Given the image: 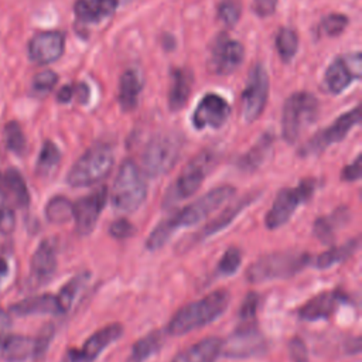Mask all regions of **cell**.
Here are the masks:
<instances>
[{
	"label": "cell",
	"instance_id": "cell-1",
	"mask_svg": "<svg viewBox=\"0 0 362 362\" xmlns=\"http://www.w3.org/2000/svg\"><path fill=\"white\" fill-rule=\"evenodd\" d=\"M235 195V188L230 185H221L197 198L192 204L184 206L181 211L174 212L164 221H161L150 233L146 240L148 250H157L165 245L170 236L178 228H187L204 221L215 209H218L225 201Z\"/></svg>",
	"mask_w": 362,
	"mask_h": 362
},
{
	"label": "cell",
	"instance_id": "cell-2",
	"mask_svg": "<svg viewBox=\"0 0 362 362\" xmlns=\"http://www.w3.org/2000/svg\"><path fill=\"white\" fill-rule=\"evenodd\" d=\"M229 298L226 290H215L201 300L188 303L168 321L167 332L170 335H184L215 321L229 305Z\"/></svg>",
	"mask_w": 362,
	"mask_h": 362
},
{
	"label": "cell",
	"instance_id": "cell-3",
	"mask_svg": "<svg viewBox=\"0 0 362 362\" xmlns=\"http://www.w3.org/2000/svg\"><path fill=\"white\" fill-rule=\"evenodd\" d=\"M310 260L308 253L298 250L274 252L259 257L246 272L250 283H263L274 279H287L303 270Z\"/></svg>",
	"mask_w": 362,
	"mask_h": 362
},
{
	"label": "cell",
	"instance_id": "cell-4",
	"mask_svg": "<svg viewBox=\"0 0 362 362\" xmlns=\"http://www.w3.org/2000/svg\"><path fill=\"white\" fill-rule=\"evenodd\" d=\"M147 195L143 171L133 160H124L117 171L110 194L112 205L122 212L136 211Z\"/></svg>",
	"mask_w": 362,
	"mask_h": 362
},
{
	"label": "cell",
	"instance_id": "cell-5",
	"mask_svg": "<svg viewBox=\"0 0 362 362\" xmlns=\"http://www.w3.org/2000/svg\"><path fill=\"white\" fill-rule=\"evenodd\" d=\"M113 151L107 144H96L88 148L71 167L66 182L71 187H89L106 178L113 167Z\"/></svg>",
	"mask_w": 362,
	"mask_h": 362
},
{
	"label": "cell",
	"instance_id": "cell-6",
	"mask_svg": "<svg viewBox=\"0 0 362 362\" xmlns=\"http://www.w3.org/2000/svg\"><path fill=\"white\" fill-rule=\"evenodd\" d=\"M182 148V137L178 133L167 132L156 134L141 154L143 173L148 177L167 174L178 161Z\"/></svg>",
	"mask_w": 362,
	"mask_h": 362
},
{
	"label": "cell",
	"instance_id": "cell-7",
	"mask_svg": "<svg viewBox=\"0 0 362 362\" xmlns=\"http://www.w3.org/2000/svg\"><path fill=\"white\" fill-rule=\"evenodd\" d=\"M318 115V100L310 92L293 93L283 106L281 133L287 143H294L303 130L308 127Z\"/></svg>",
	"mask_w": 362,
	"mask_h": 362
},
{
	"label": "cell",
	"instance_id": "cell-8",
	"mask_svg": "<svg viewBox=\"0 0 362 362\" xmlns=\"http://www.w3.org/2000/svg\"><path fill=\"white\" fill-rule=\"evenodd\" d=\"M215 165V154L209 150L201 151L195 156L181 171L165 195V202L173 204L194 195L201 187L204 178Z\"/></svg>",
	"mask_w": 362,
	"mask_h": 362
},
{
	"label": "cell",
	"instance_id": "cell-9",
	"mask_svg": "<svg viewBox=\"0 0 362 362\" xmlns=\"http://www.w3.org/2000/svg\"><path fill=\"white\" fill-rule=\"evenodd\" d=\"M315 189V180H303L296 188H283L279 191L272 208L266 214L264 223L269 229H277L288 222L301 202H305Z\"/></svg>",
	"mask_w": 362,
	"mask_h": 362
},
{
	"label": "cell",
	"instance_id": "cell-10",
	"mask_svg": "<svg viewBox=\"0 0 362 362\" xmlns=\"http://www.w3.org/2000/svg\"><path fill=\"white\" fill-rule=\"evenodd\" d=\"M264 349L266 341L253 320L242 321L226 342H222V352L228 358H249L263 354Z\"/></svg>",
	"mask_w": 362,
	"mask_h": 362
},
{
	"label": "cell",
	"instance_id": "cell-11",
	"mask_svg": "<svg viewBox=\"0 0 362 362\" xmlns=\"http://www.w3.org/2000/svg\"><path fill=\"white\" fill-rule=\"evenodd\" d=\"M359 122H361V110H359V106H356L355 109L339 116L331 126H328V127L322 129L321 132H318L317 134H314L303 146V148L300 150V154L301 156H314V154L324 151L328 146L341 141L354 126L359 124Z\"/></svg>",
	"mask_w": 362,
	"mask_h": 362
},
{
	"label": "cell",
	"instance_id": "cell-12",
	"mask_svg": "<svg viewBox=\"0 0 362 362\" xmlns=\"http://www.w3.org/2000/svg\"><path fill=\"white\" fill-rule=\"evenodd\" d=\"M269 96V76L262 65H256L242 93V115L246 122H255L263 112Z\"/></svg>",
	"mask_w": 362,
	"mask_h": 362
},
{
	"label": "cell",
	"instance_id": "cell-13",
	"mask_svg": "<svg viewBox=\"0 0 362 362\" xmlns=\"http://www.w3.org/2000/svg\"><path fill=\"white\" fill-rule=\"evenodd\" d=\"M362 74L361 52H354L335 58L325 71L324 82L329 92L341 93L351 82L358 81Z\"/></svg>",
	"mask_w": 362,
	"mask_h": 362
},
{
	"label": "cell",
	"instance_id": "cell-14",
	"mask_svg": "<svg viewBox=\"0 0 362 362\" xmlns=\"http://www.w3.org/2000/svg\"><path fill=\"white\" fill-rule=\"evenodd\" d=\"M245 49L240 42L232 40L226 34L215 38L208 59L209 69L218 75L232 74L243 61Z\"/></svg>",
	"mask_w": 362,
	"mask_h": 362
},
{
	"label": "cell",
	"instance_id": "cell-15",
	"mask_svg": "<svg viewBox=\"0 0 362 362\" xmlns=\"http://www.w3.org/2000/svg\"><path fill=\"white\" fill-rule=\"evenodd\" d=\"M106 199L107 189L106 187H100L72 204V218L75 219V229L79 235H89L95 229Z\"/></svg>",
	"mask_w": 362,
	"mask_h": 362
},
{
	"label": "cell",
	"instance_id": "cell-16",
	"mask_svg": "<svg viewBox=\"0 0 362 362\" xmlns=\"http://www.w3.org/2000/svg\"><path fill=\"white\" fill-rule=\"evenodd\" d=\"M123 327L119 322H112L95 334H92L81 349H69L68 356L71 362H93L102 351H105L112 342L122 337Z\"/></svg>",
	"mask_w": 362,
	"mask_h": 362
},
{
	"label": "cell",
	"instance_id": "cell-17",
	"mask_svg": "<svg viewBox=\"0 0 362 362\" xmlns=\"http://www.w3.org/2000/svg\"><path fill=\"white\" fill-rule=\"evenodd\" d=\"M230 115L228 102L215 93L205 95L192 115V124L197 129H218L225 124Z\"/></svg>",
	"mask_w": 362,
	"mask_h": 362
},
{
	"label": "cell",
	"instance_id": "cell-18",
	"mask_svg": "<svg viewBox=\"0 0 362 362\" xmlns=\"http://www.w3.org/2000/svg\"><path fill=\"white\" fill-rule=\"evenodd\" d=\"M65 49V37L59 31L35 34L28 42V57L33 62L47 65L59 59Z\"/></svg>",
	"mask_w": 362,
	"mask_h": 362
},
{
	"label": "cell",
	"instance_id": "cell-19",
	"mask_svg": "<svg viewBox=\"0 0 362 362\" xmlns=\"http://www.w3.org/2000/svg\"><path fill=\"white\" fill-rule=\"evenodd\" d=\"M57 269V245L44 239L31 257V279L35 284L47 283Z\"/></svg>",
	"mask_w": 362,
	"mask_h": 362
},
{
	"label": "cell",
	"instance_id": "cell-20",
	"mask_svg": "<svg viewBox=\"0 0 362 362\" xmlns=\"http://www.w3.org/2000/svg\"><path fill=\"white\" fill-rule=\"evenodd\" d=\"M344 300L339 291H324L313 297L298 310V315L304 321H315L331 317L338 304Z\"/></svg>",
	"mask_w": 362,
	"mask_h": 362
},
{
	"label": "cell",
	"instance_id": "cell-21",
	"mask_svg": "<svg viewBox=\"0 0 362 362\" xmlns=\"http://www.w3.org/2000/svg\"><path fill=\"white\" fill-rule=\"evenodd\" d=\"M222 354V339L208 337L180 352L171 362H215Z\"/></svg>",
	"mask_w": 362,
	"mask_h": 362
},
{
	"label": "cell",
	"instance_id": "cell-22",
	"mask_svg": "<svg viewBox=\"0 0 362 362\" xmlns=\"http://www.w3.org/2000/svg\"><path fill=\"white\" fill-rule=\"evenodd\" d=\"M253 199H255L253 195H245V197L240 198L239 201L230 204V205H229L228 208H225L218 216H215L211 222H208L204 228H201V229L195 233V236L191 238V242H189V243H192V242L197 243V242H199V240H202V239H206L208 236H212L214 233H216V232H219L221 229H223L225 226H228V225L238 216V214H239L243 208H246Z\"/></svg>",
	"mask_w": 362,
	"mask_h": 362
},
{
	"label": "cell",
	"instance_id": "cell-23",
	"mask_svg": "<svg viewBox=\"0 0 362 362\" xmlns=\"http://www.w3.org/2000/svg\"><path fill=\"white\" fill-rule=\"evenodd\" d=\"M117 0H78L74 6L76 18L85 24H96L112 16Z\"/></svg>",
	"mask_w": 362,
	"mask_h": 362
},
{
	"label": "cell",
	"instance_id": "cell-24",
	"mask_svg": "<svg viewBox=\"0 0 362 362\" xmlns=\"http://www.w3.org/2000/svg\"><path fill=\"white\" fill-rule=\"evenodd\" d=\"M194 76L189 69L175 68L171 71V86L168 92V107L173 112L182 109L189 98Z\"/></svg>",
	"mask_w": 362,
	"mask_h": 362
},
{
	"label": "cell",
	"instance_id": "cell-25",
	"mask_svg": "<svg viewBox=\"0 0 362 362\" xmlns=\"http://www.w3.org/2000/svg\"><path fill=\"white\" fill-rule=\"evenodd\" d=\"M143 83L144 81L140 71L134 68L126 69L122 74L119 83V102L124 112H132L133 109H136L139 96L143 89Z\"/></svg>",
	"mask_w": 362,
	"mask_h": 362
},
{
	"label": "cell",
	"instance_id": "cell-26",
	"mask_svg": "<svg viewBox=\"0 0 362 362\" xmlns=\"http://www.w3.org/2000/svg\"><path fill=\"white\" fill-rule=\"evenodd\" d=\"M17 315H33V314H61V308L57 301V296L41 294L25 300H21L10 307Z\"/></svg>",
	"mask_w": 362,
	"mask_h": 362
},
{
	"label": "cell",
	"instance_id": "cell-27",
	"mask_svg": "<svg viewBox=\"0 0 362 362\" xmlns=\"http://www.w3.org/2000/svg\"><path fill=\"white\" fill-rule=\"evenodd\" d=\"M35 339L24 335H8L1 346L3 358L7 362H23L34 356Z\"/></svg>",
	"mask_w": 362,
	"mask_h": 362
},
{
	"label": "cell",
	"instance_id": "cell-28",
	"mask_svg": "<svg viewBox=\"0 0 362 362\" xmlns=\"http://www.w3.org/2000/svg\"><path fill=\"white\" fill-rule=\"evenodd\" d=\"M161 345L163 334L160 331H153L134 342L126 362H146L161 348Z\"/></svg>",
	"mask_w": 362,
	"mask_h": 362
},
{
	"label": "cell",
	"instance_id": "cell-29",
	"mask_svg": "<svg viewBox=\"0 0 362 362\" xmlns=\"http://www.w3.org/2000/svg\"><path fill=\"white\" fill-rule=\"evenodd\" d=\"M3 184L13 197V202L24 209L30 205V192L23 175L16 168H8L3 177Z\"/></svg>",
	"mask_w": 362,
	"mask_h": 362
},
{
	"label": "cell",
	"instance_id": "cell-30",
	"mask_svg": "<svg viewBox=\"0 0 362 362\" xmlns=\"http://www.w3.org/2000/svg\"><path fill=\"white\" fill-rule=\"evenodd\" d=\"M356 249H358V239L348 240L346 243H344L341 246H334L329 250L322 252L315 259V267L327 269V267H331L337 263H342L344 260L351 257Z\"/></svg>",
	"mask_w": 362,
	"mask_h": 362
},
{
	"label": "cell",
	"instance_id": "cell-31",
	"mask_svg": "<svg viewBox=\"0 0 362 362\" xmlns=\"http://www.w3.org/2000/svg\"><path fill=\"white\" fill-rule=\"evenodd\" d=\"M59 160H61L59 148L51 140L44 141L37 160L35 173L38 175H48L59 164Z\"/></svg>",
	"mask_w": 362,
	"mask_h": 362
},
{
	"label": "cell",
	"instance_id": "cell-32",
	"mask_svg": "<svg viewBox=\"0 0 362 362\" xmlns=\"http://www.w3.org/2000/svg\"><path fill=\"white\" fill-rule=\"evenodd\" d=\"M45 216L52 223H64L72 218V202L65 197H54L45 206Z\"/></svg>",
	"mask_w": 362,
	"mask_h": 362
},
{
	"label": "cell",
	"instance_id": "cell-33",
	"mask_svg": "<svg viewBox=\"0 0 362 362\" xmlns=\"http://www.w3.org/2000/svg\"><path fill=\"white\" fill-rule=\"evenodd\" d=\"M270 146H272V139L269 136H264L262 140H259V143L247 154H245L242 157L239 165L246 171H252V170L257 168L266 158V156L270 150Z\"/></svg>",
	"mask_w": 362,
	"mask_h": 362
},
{
	"label": "cell",
	"instance_id": "cell-34",
	"mask_svg": "<svg viewBox=\"0 0 362 362\" xmlns=\"http://www.w3.org/2000/svg\"><path fill=\"white\" fill-rule=\"evenodd\" d=\"M276 47L283 61H291L298 48L297 34L291 28H281L276 38Z\"/></svg>",
	"mask_w": 362,
	"mask_h": 362
},
{
	"label": "cell",
	"instance_id": "cell-35",
	"mask_svg": "<svg viewBox=\"0 0 362 362\" xmlns=\"http://www.w3.org/2000/svg\"><path fill=\"white\" fill-rule=\"evenodd\" d=\"M88 279V273H83V274H78L75 276L72 280H69L61 290L59 293L57 294V301H58V305L61 308V313H65L69 310L78 290L83 286V283L86 281Z\"/></svg>",
	"mask_w": 362,
	"mask_h": 362
},
{
	"label": "cell",
	"instance_id": "cell-36",
	"mask_svg": "<svg viewBox=\"0 0 362 362\" xmlns=\"http://www.w3.org/2000/svg\"><path fill=\"white\" fill-rule=\"evenodd\" d=\"M4 143L6 147L14 154H23L25 151V137L17 122H8L4 126Z\"/></svg>",
	"mask_w": 362,
	"mask_h": 362
},
{
	"label": "cell",
	"instance_id": "cell-37",
	"mask_svg": "<svg viewBox=\"0 0 362 362\" xmlns=\"http://www.w3.org/2000/svg\"><path fill=\"white\" fill-rule=\"evenodd\" d=\"M342 214H344V209L337 211L331 216H324V218L315 219V222H314V235L325 243L331 242L332 238H334V225H339L338 221L346 219V216L344 218Z\"/></svg>",
	"mask_w": 362,
	"mask_h": 362
},
{
	"label": "cell",
	"instance_id": "cell-38",
	"mask_svg": "<svg viewBox=\"0 0 362 362\" xmlns=\"http://www.w3.org/2000/svg\"><path fill=\"white\" fill-rule=\"evenodd\" d=\"M16 226V215L8 202L7 194L0 184V233L10 235Z\"/></svg>",
	"mask_w": 362,
	"mask_h": 362
},
{
	"label": "cell",
	"instance_id": "cell-39",
	"mask_svg": "<svg viewBox=\"0 0 362 362\" xmlns=\"http://www.w3.org/2000/svg\"><path fill=\"white\" fill-rule=\"evenodd\" d=\"M58 82V75L51 71V69H45L38 72L34 78H33V83H31V89L35 95L38 96H44L47 93H49L54 86Z\"/></svg>",
	"mask_w": 362,
	"mask_h": 362
},
{
	"label": "cell",
	"instance_id": "cell-40",
	"mask_svg": "<svg viewBox=\"0 0 362 362\" xmlns=\"http://www.w3.org/2000/svg\"><path fill=\"white\" fill-rule=\"evenodd\" d=\"M242 263V253L236 246H230L226 249L223 253L222 259L218 263V272L223 276H230L233 274Z\"/></svg>",
	"mask_w": 362,
	"mask_h": 362
},
{
	"label": "cell",
	"instance_id": "cell-41",
	"mask_svg": "<svg viewBox=\"0 0 362 362\" xmlns=\"http://www.w3.org/2000/svg\"><path fill=\"white\" fill-rule=\"evenodd\" d=\"M348 25V18L344 14H338V13H332L328 14L327 17L322 18L321 21V30L327 34V35H338L341 34L345 27Z\"/></svg>",
	"mask_w": 362,
	"mask_h": 362
},
{
	"label": "cell",
	"instance_id": "cell-42",
	"mask_svg": "<svg viewBox=\"0 0 362 362\" xmlns=\"http://www.w3.org/2000/svg\"><path fill=\"white\" fill-rule=\"evenodd\" d=\"M218 17L228 25H233L240 17V7L236 0H223L218 7Z\"/></svg>",
	"mask_w": 362,
	"mask_h": 362
},
{
	"label": "cell",
	"instance_id": "cell-43",
	"mask_svg": "<svg viewBox=\"0 0 362 362\" xmlns=\"http://www.w3.org/2000/svg\"><path fill=\"white\" fill-rule=\"evenodd\" d=\"M134 232H136V229H134L133 223L130 221L124 219V218L112 222L110 226H109V235L113 236L115 239H119V240L133 236Z\"/></svg>",
	"mask_w": 362,
	"mask_h": 362
},
{
	"label": "cell",
	"instance_id": "cell-44",
	"mask_svg": "<svg viewBox=\"0 0 362 362\" xmlns=\"http://www.w3.org/2000/svg\"><path fill=\"white\" fill-rule=\"evenodd\" d=\"M259 305V296L256 293H249L246 294L242 305H240V311H239V317L242 321H250L255 318L256 315V310Z\"/></svg>",
	"mask_w": 362,
	"mask_h": 362
},
{
	"label": "cell",
	"instance_id": "cell-45",
	"mask_svg": "<svg viewBox=\"0 0 362 362\" xmlns=\"http://www.w3.org/2000/svg\"><path fill=\"white\" fill-rule=\"evenodd\" d=\"M52 335H54V327L51 324H48L41 329L38 337L34 338L35 339V348H34L35 358H41L45 354V351L52 339Z\"/></svg>",
	"mask_w": 362,
	"mask_h": 362
},
{
	"label": "cell",
	"instance_id": "cell-46",
	"mask_svg": "<svg viewBox=\"0 0 362 362\" xmlns=\"http://www.w3.org/2000/svg\"><path fill=\"white\" fill-rule=\"evenodd\" d=\"M288 352L293 362H308V352L301 338L294 337L288 344Z\"/></svg>",
	"mask_w": 362,
	"mask_h": 362
},
{
	"label": "cell",
	"instance_id": "cell-47",
	"mask_svg": "<svg viewBox=\"0 0 362 362\" xmlns=\"http://www.w3.org/2000/svg\"><path fill=\"white\" fill-rule=\"evenodd\" d=\"M362 175V167H361V154L356 156V158L348 164L344 170H342V180L345 181H356L359 180Z\"/></svg>",
	"mask_w": 362,
	"mask_h": 362
},
{
	"label": "cell",
	"instance_id": "cell-48",
	"mask_svg": "<svg viewBox=\"0 0 362 362\" xmlns=\"http://www.w3.org/2000/svg\"><path fill=\"white\" fill-rule=\"evenodd\" d=\"M255 10L260 17H267L274 13L277 0H253Z\"/></svg>",
	"mask_w": 362,
	"mask_h": 362
},
{
	"label": "cell",
	"instance_id": "cell-49",
	"mask_svg": "<svg viewBox=\"0 0 362 362\" xmlns=\"http://www.w3.org/2000/svg\"><path fill=\"white\" fill-rule=\"evenodd\" d=\"M74 96H76V85H65L57 93V99L59 103H68L72 100Z\"/></svg>",
	"mask_w": 362,
	"mask_h": 362
},
{
	"label": "cell",
	"instance_id": "cell-50",
	"mask_svg": "<svg viewBox=\"0 0 362 362\" xmlns=\"http://www.w3.org/2000/svg\"><path fill=\"white\" fill-rule=\"evenodd\" d=\"M11 325L10 315L0 307V329H7Z\"/></svg>",
	"mask_w": 362,
	"mask_h": 362
},
{
	"label": "cell",
	"instance_id": "cell-51",
	"mask_svg": "<svg viewBox=\"0 0 362 362\" xmlns=\"http://www.w3.org/2000/svg\"><path fill=\"white\" fill-rule=\"evenodd\" d=\"M7 273V263L3 257H0V274H4Z\"/></svg>",
	"mask_w": 362,
	"mask_h": 362
}]
</instances>
